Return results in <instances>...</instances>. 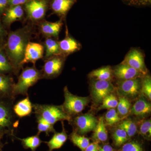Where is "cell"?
Listing matches in <instances>:
<instances>
[{"mask_svg":"<svg viewBox=\"0 0 151 151\" xmlns=\"http://www.w3.org/2000/svg\"><path fill=\"white\" fill-rule=\"evenodd\" d=\"M32 33V26L30 25L8 33L3 48L15 71L21 67V63L24 57L26 47Z\"/></svg>","mask_w":151,"mask_h":151,"instance_id":"6da1fadb","label":"cell"},{"mask_svg":"<svg viewBox=\"0 0 151 151\" xmlns=\"http://www.w3.org/2000/svg\"><path fill=\"white\" fill-rule=\"evenodd\" d=\"M33 108L36 116L42 118L49 124L53 125L59 121L70 122L71 117L63 110L62 105L33 104Z\"/></svg>","mask_w":151,"mask_h":151,"instance_id":"7a4b0ae2","label":"cell"},{"mask_svg":"<svg viewBox=\"0 0 151 151\" xmlns=\"http://www.w3.org/2000/svg\"><path fill=\"white\" fill-rule=\"evenodd\" d=\"M42 78L41 71L37 69L35 66L26 68L19 76L17 84H14L13 97L18 94H27L30 87L33 86Z\"/></svg>","mask_w":151,"mask_h":151,"instance_id":"3957f363","label":"cell"},{"mask_svg":"<svg viewBox=\"0 0 151 151\" xmlns=\"http://www.w3.org/2000/svg\"><path fill=\"white\" fill-rule=\"evenodd\" d=\"M64 102L62 105L64 111L71 117L81 113L90 102L89 97H79L70 93L67 86L64 88Z\"/></svg>","mask_w":151,"mask_h":151,"instance_id":"277c9868","label":"cell"},{"mask_svg":"<svg viewBox=\"0 0 151 151\" xmlns=\"http://www.w3.org/2000/svg\"><path fill=\"white\" fill-rule=\"evenodd\" d=\"M50 0H30L23 6L27 18L35 22L44 18Z\"/></svg>","mask_w":151,"mask_h":151,"instance_id":"5b68a950","label":"cell"},{"mask_svg":"<svg viewBox=\"0 0 151 151\" xmlns=\"http://www.w3.org/2000/svg\"><path fill=\"white\" fill-rule=\"evenodd\" d=\"M141 78L120 80L117 83V90L120 96L129 99H134L141 93Z\"/></svg>","mask_w":151,"mask_h":151,"instance_id":"8992f818","label":"cell"},{"mask_svg":"<svg viewBox=\"0 0 151 151\" xmlns=\"http://www.w3.org/2000/svg\"><path fill=\"white\" fill-rule=\"evenodd\" d=\"M114 91L115 87L111 81L93 80L91 83V97L96 104L101 103L105 97Z\"/></svg>","mask_w":151,"mask_h":151,"instance_id":"52a82bcc","label":"cell"},{"mask_svg":"<svg viewBox=\"0 0 151 151\" xmlns=\"http://www.w3.org/2000/svg\"><path fill=\"white\" fill-rule=\"evenodd\" d=\"M65 61V56L55 55L45 60L41 71L42 78H52L58 76L62 71Z\"/></svg>","mask_w":151,"mask_h":151,"instance_id":"ba28073f","label":"cell"},{"mask_svg":"<svg viewBox=\"0 0 151 151\" xmlns=\"http://www.w3.org/2000/svg\"><path fill=\"white\" fill-rule=\"evenodd\" d=\"M73 124L78 134H84L94 131L98 123L97 118L90 113L80 115L74 118Z\"/></svg>","mask_w":151,"mask_h":151,"instance_id":"9c48e42d","label":"cell"},{"mask_svg":"<svg viewBox=\"0 0 151 151\" xmlns=\"http://www.w3.org/2000/svg\"><path fill=\"white\" fill-rule=\"evenodd\" d=\"M123 63L133 68L143 76L147 73L148 70L145 64L142 53L138 50H131L126 55Z\"/></svg>","mask_w":151,"mask_h":151,"instance_id":"30bf717a","label":"cell"},{"mask_svg":"<svg viewBox=\"0 0 151 151\" xmlns=\"http://www.w3.org/2000/svg\"><path fill=\"white\" fill-rule=\"evenodd\" d=\"M44 52L43 45L37 42L30 41L26 47L24 57L21 63V66L28 63H32L35 65L38 60L42 58Z\"/></svg>","mask_w":151,"mask_h":151,"instance_id":"8fae6325","label":"cell"},{"mask_svg":"<svg viewBox=\"0 0 151 151\" xmlns=\"http://www.w3.org/2000/svg\"><path fill=\"white\" fill-rule=\"evenodd\" d=\"M24 14V10L23 5L8 6L3 14L1 20L5 27L7 28L14 22L21 21Z\"/></svg>","mask_w":151,"mask_h":151,"instance_id":"7c38bea8","label":"cell"},{"mask_svg":"<svg viewBox=\"0 0 151 151\" xmlns=\"http://www.w3.org/2000/svg\"><path fill=\"white\" fill-rule=\"evenodd\" d=\"M113 75L119 80H126L141 78L144 76L137 70L122 62L113 70Z\"/></svg>","mask_w":151,"mask_h":151,"instance_id":"4fadbf2b","label":"cell"},{"mask_svg":"<svg viewBox=\"0 0 151 151\" xmlns=\"http://www.w3.org/2000/svg\"><path fill=\"white\" fill-rule=\"evenodd\" d=\"M62 25L61 20L55 22L44 21L41 22L39 25L40 30L46 37L58 38Z\"/></svg>","mask_w":151,"mask_h":151,"instance_id":"5bb4252c","label":"cell"},{"mask_svg":"<svg viewBox=\"0 0 151 151\" xmlns=\"http://www.w3.org/2000/svg\"><path fill=\"white\" fill-rule=\"evenodd\" d=\"M75 2V0H50L49 6L54 14L64 17Z\"/></svg>","mask_w":151,"mask_h":151,"instance_id":"9a60e30c","label":"cell"},{"mask_svg":"<svg viewBox=\"0 0 151 151\" xmlns=\"http://www.w3.org/2000/svg\"><path fill=\"white\" fill-rule=\"evenodd\" d=\"M147 99L144 95L139 97L131 108V114L140 118L145 117L150 114L151 111V105Z\"/></svg>","mask_w":151,"mask_h":151,"instance_id":"2e32d148","label":"cell"},{"mask_svg":"<svg viewBox=\"0 0 151 151\" xmlns=\"http://www.w3.org/2000/svg\"><path fill=\"white\" fill-rule=\"evenodd\" d=\"M58 44L61 54L65 57L79 50L81 47L77 41L68 35Z\"/></svg>","mask_w":151,"mask_h":151,"instance_id":"e0dca14e","label":"cell"},{"mask_svg":"<svg viewBox=\"0 0 151 151\" xmlns=\"http://www.w3.org/2000/svg\"><path fill=\"white\" fill-rule=\"evenodd\" d=\"M68 135L63 125L62 132H55L54 135L48 142H46L49 148L48 151H52L61 148L67 141Z\"/></svg>","mask_w":151,"mask_h":151,"instance_id":"ac0fdd59","label":"cell"},{"mask_svg":"<svg viewBox=\"0 0 151 151\" xmlns=\"http://www.w3.org/2000/svg\"><path fill=\"white\" fill-rule=\"evenodd\" d=\"M33 105L28 95L23 100H20L14 107V113L19 118L29 116L32 112Z\"/></svg>","mask_w":151,"mask_h":151,"instance_id":"d6986e66","label":"cell"},{"mask_svg":"<svg viewBox=\"0 0 151 151\" xmlns=\"http://www.w3.org/2000/svg\"><path fill=\"white\" fill-rule=\"evenodd\" d=\"M93 131L94 133L92 136V139L94 142L103 143L108 140V131L103 117H100L98 121L96 128Z\"/></svg>","mask_w":151,"mask_h":151,"instance_id":"ffe728a7","label":"cell"},{"mask_svg":"<svg viewBox=\"0 0 151 151\" xmlns=\"http://www.w3.org/2000/svg\"><path fill=\"white\" fill-rule=\"evenodd\" d=\"M43 45L45 51V59L55 55H62L58 42L52 37H46Z\"/></svg>","mask_w":151,"mask_h":151,"instance_id":"44dd1931","label":"cell"},{"mask_svg":"<svg viewBox=\"0 0 151 151\" xmlns=\"http://www.w3.org/2000/svg\"><path fill=\"white\" fill-rule=\"evenodd\" d=\"M13 125V116L9 109L0 103V130L9 129Z\"/></svg>","mask_w":151,"mask_h":151,"instance_id":"7402d4cb","label":"cell"},{"mask_svg":"<svg viewBox=\"0 0 151 151\" xmlns=\"http://www.w3.org/2000/svg\"><path fill=\"white\" fill-rule=\"evenodd\" d=\"M113 76V70L109 66L100 68L93 70L89 74V78L101 81H111Z\"/></svg>","mask_w":151,"mask_h":151,"instance_id":"603a6c76","label":"cell"},{"mask_svg":"<svg viewBox=\"0 0 151 151\" xmlns=\"http://www.w3.org/2000/svg\"><path fill=\"white\" fill-rule=\"evenodd\" d=\"M13 80L10 76L0 73V95H12Z\"/></svg>","mask_w":151,"mask_h":151,"instance_id":"cb8c5ba5","label":"cell"},{"mask_svg":"<svg viewBox=\"0 0 151 151\" xmlns=\"http://www.w3.org/2000/svg\"><path fill=\"white\" fill-rule=\"evenodd\" d=\"M70 139L74 145L79 148L81 151H84L90 144V139L85 136L78 134L76 131L70 135Z\"/></svg>","mask_w":151,"mask_h":151,"instance_id":"d4e9b609","label":"cell"},{"mask_svg":"<svg viewBox=\"0 0 151 151\" xmlns=\"http://www.w3.org/2000/svg\"><path fill=\"white\" fill-rule=\"evenodd\" d=\"M14 71L12 63L9 60L3 47L0 49V73L4 74Z\"/></svg>","mask_w":151,"mask_h":151,"instance_id":"484cf974","label":"cell"},{"mask_svg":"<svg viewBox=\"0 0 151 151\" xmlns=\"http://www.w3.org/2000/svg\"><path fill=\"white\" fill-rule=\"evenodd\" d=\"M18 139L21 141L25 148L30 149L32 151H35L42 142V141L38 135L24 139Z\"/></svg>","mask_w":151,"mask_h":151,"instance_id":"4316f807","label":"cell"},{"mask_svg":"<svg viewBox=\"0 0 151 151\" xmlns=\"http://www.w3.org/2000/svg\"><path fill=\"white\" fill-rule=\"evenodd\" d=\"M129 138L126 132L121 128L116 129L112 134L113 143L117 147H121L127 142Z\"/></svg>","mask_w":151,"mask_h":151,"instance_id":"83f0119b","label":"cell"},{"mask_svg":"<svg viewBox=\"0 0 151 151\" xmlns=\"http://www.w3.org/2000/svg\"><path fill=\"white\" fill-rule=\"evenodd\" d=\"M119 128L126 132L129 138L134 137L137 132V127L134 122L130 119H125L119 124Z\"/></svg>","mask_w":151,"mask_h":151,"instance_id":"f1b7e54d","label":"cell"},{"mask_svg":"<svg viewBox=\"0 0 151 151\" xmlns=\"http://www.w3.org/2000/svg\"><path fill=\"white\" fill-rule=\"evenodd\" d=\"M117 105V113L119 116L124 117L127 116L131 111V103L129 100L120 96Z\"/></svg>","mask_w":151,"mask_h":151,"instance_id":"f546056e","label":"cell"},{"mask_svg":"<svg viewBox=\"0 0 151 151\" xmlns=\"http://www.w3.org/2000/svg\"><path fill=\"white\" fill-rule=\"evenodd\" d=\"M119 100L117 99L116 96L113 94L108 95L105 97L101 105L98 108V111L103 109H115L117 108Z\"/></svg>","mask_w":151,"mask_h":151,"instance_id":"4dcf8cb0","label":"cell"},{"mask_svg":"<svg viewBox=\"0 0 151 151\" xmlns=\"http://www.w3.org/2000/svg\"><path fill=\"white\" fill-rule=\"evenodd\" d=\"M37 123L38 135L42 132H45L47 135L49 134L51 132H55L53 125L49 124L48 122L45 121L42 118L36 116Z\"/></svg>","mask_w":151,"mask_h":151,"instance_id":"1f68e13d","label":"cell"},{"mask_svg":"<svg viewBox=\"0 0 151 151\" xmlns=\"http://www.w3.org/2000/svg\"><path fill=\"white\" fill-rule=\"evenodd\" d=\"M141 82V92L149 101L151 100V79L149 75L144 76Z\"/></svg>","mask_w":151,"mask_h":151,"instance_id":"d6a6232c","label":"cell"},{"mask_svg":"<svg viewBox=\"0 0 151 151\" xmlns=\"http://www.w3.org/2000/svg\"><path fill=\"white\" fill-rule=\"evenodd\" d=\"M105 121L107 125L112 126L119 123L121 121V118L115 109H111L105 114Z\"/></svg>","mask_w":151,"mask_h":151,"instance_id":"836d02e7","label":"cell"},{"mask_svg":"<svg viewBox=\"0 0 151 151\" xmlns=\"http://www.w3.org/2000/svg\"><path fill=\"white\" fill-rule=\"evenodd\" d=\"M140 134L146 139L150 140L151 137V122L150 119L144 120L139 126Z\"/></svg>","mask_w":151,"mask_h":151,"instance_id":"e575fe53","label":"cell"},{"mask_svg":"<svg viewBox=\"0 0 151 151\" xmlns=\"http://www.w3.org/2000/svg\"><path fill=\"white\" fill-rule=\"evenodd\" d=\"M120 151H144L140 143L137 141L127 142L122 145Z\"/></svg>","mask_w":151,"mask_h":151,"instance_id":"d590c367","label":"cell"},{"mask_svg":"<svg viewBox=\"0 0 151 151\" xmlns=\"http://www.w3.org/2000/svg\"><path fill=\"white\" fill-rule=\"evenodd\" d=\"M126 4L136 6H143L151 4V0H123Z\"/></svg>","mask_w":151,"mask_h":151,"instance_id":"8d00e7d4","label":"cell"},{"mask_svg":"<svg viewBox=\"0 0 151 151\" xmlns=\"http://www.w3.org/2000/svg\"><path fill=\"white\" fill-rule=\"evenodd\" d=\"M7 35L6 28L2 22L1 20L0 19V44L3 45L5 42Z\"/></svg>","mask_w":151,"mask_h":151,"instance_id":"74e56055","label":"cell"},{"mask_svg":"<svg viewBox=\"0 0 151 151\" xmlns=\"http://www.w3.org/2000/svg\"><path fill=\"white\" fill-rule=\"evenodd\" d=\"M30 0H8L9 6L23 5Z\"/></svg>","mask_w":151,"mask_h":151,"instance_id":"f35d334b","label":"cell"},{"mask_svg":"<svg viewBox=\"0 0 151 151\" xmlns=\"http://www.w3.org/2000/svg\"><path fill=\"white\" fill-rule=\"evenodd\" d=\"M8 6V0H0V19Z\"/></svg>","mask_w":151,"mask_h":151,"instance_id":"ab89813d","label":"cell"},{"mask_svg":"<svg viewBox=\"0 0 151 151\" xmlns=\"http://www.w3.org/2000/svg\"><path fill=\"white\" fill-rule=\"evenodd\" d=\"M99 147V143L94 142L89 144L84 151H98Z\"/></svg>","mask_w":151,"mask_h":151,"instance_id":"60d3db41","label":"cell"},{"mask_svg":"<svg viewBox=\"0 0 151 151\" xmlns=\"http://www.w3.org/2000/svg\"><path fill=\"white\" fill-rule=\"evenodd\" d=\"M98 151H115V150L111 145L105 144L103 146H100Z\"/></svg>","mask_w":151,"mask_h":151,"instance_id":"b9f144b4","label":"cell"},{"mask_svg":"<svg viewBox=\"0 0 151 151\" xmlns=\"http://www.w3.org/2000/svg\"><path fill=\"white\" fill-rule=\"evenodd\" d=\"M3 46H4V45H2V44H0V49L2 47H3Z\"/></svg>","mask_w":151,"mask_h":151,"instance_id":"7bdbcfd3","label":"cell"},{"mask_svg":"<svg viewBox=\"0 0 151 151\" xmlns=\"http://www.w3.org/2000/svg\"><path fill=\"white\" fill-rule=\"evenodd\" d=\"M75 1H76V0H75Z\"/></svg>","mask_w":151,"mask_h":151,"instance_id":"ee69618b","label":"cell"}]
</instances>
